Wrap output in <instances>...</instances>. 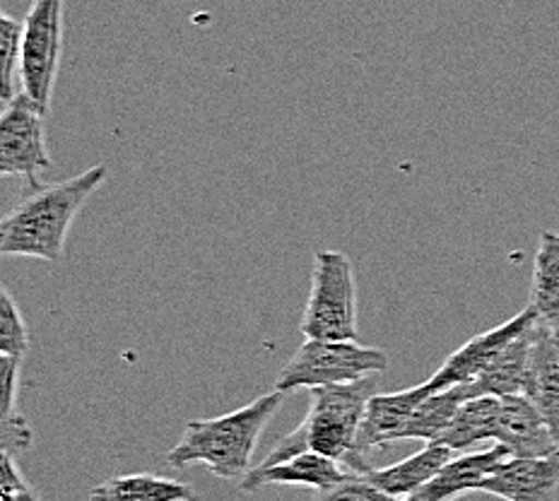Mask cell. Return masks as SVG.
<instances>
[{"label":"cell","instance_id":"1","mask_svg":"<svg viewBox=\"0 0 559 501\" xmlns=\"http://www.w3.org/2000/svg\"><path fill=\"white\" fill-rule=\"evenodd\" d=\"M109 177L107 165H95L61 183L39 186L10 215L0 219V255H22L58 263L68 231L85 203Z\"/></svg>","mask_w":559,"mask_h":501},{"label":"cell","instance_id":"2","mask_svg":"<svg viewBox=\"0 0 559 501\" xmlns=\"http://www.w3.org/2000/svg\"><path fill=\"white\" fill-rule=\"evenodd\" d=\"M285 395L287 393L271 391L235 413L191 419L179 444L167 453V463L179 470L205 465L223 480H243L253 468V453L259 449L265 427L280 413Z\"/></svg>","mask_w":559,"mask_h":501},{"label":"cell","instance_id":"3","mask_svg":"<svg viewBox=\"0 0 559 501\" xmlns=\"http://www.w3.org/2000/svg\"><path fill=\"white\" fill-rule=\"evenodd\" d=\"M381 374H371L353 383H337L311 391V405L301 425L283 437L275 449L259 465H275L299 453L313 451L337 463L353 458L359 425L367 410V403L379 389Z\"/></svg>","mask_w":559,"mask_h":501},{"label":"cell","instance_id":"4","mask_svg":"<svg viewBox=\"0 0 559 501\" xmlns=\"http://www.w3.org/2000/svg\"><path fill=\"white\" fill-rule=\"evenodd\" d=\"M299 331L309 341H355L357 331V279L353 261L341 251H317L311 287Z\"/></svg>","mask_w":559,"mask_h":501},{"label":"cell","instance_id":"5","mask_svg":"<svg viewBox=\"0 0 559 501\" xmlns=\"http://www.w3.org/2000/svg\"><path fill=\"white\" fill-rule=\"evenodd\" d=\"M391 359L377 347L355 341H307L280 371L275 391H313L337 383H353L371 374H383Z\"/></svg>","mask_w":559,"mask_h":501},{"label":"cell","instance_id":"6","mask_svg":"<svg viewBox=\"0 0 559 501\" xmlns=\"http://www.w3.org/2000/svg\"><path fill=\"white\" fill-rule=\"evenodd\" d=\"M63 13L66 0H32L27 15L22 20V95L44 116L51 109L58 65H61Z\"/></svg>","mask_w":559,"mask_h":501},{"label":"cell","instance_id":"7","mask_svg":"<svg viewBox=\"0 0 559 501\" xmlns=\"http://www.w3.org/2000/svg\"><path fill=\"white\" fill-rule=\"evenodd\" d=\"M44 119L25 95L0 111V177L27 179L32 189H39V174L53 167Z\"/></svg>","mask_w":559,"mask_h":501},{"label":"cell","instance_id":"8","mask_svg":"<svg viewBox=\"0 0 559 501\" xmlns=\"http://www.w3.org/2000/svg\"><path fill=\"white\" fill-rule=\"evenodd\" d=\"M535 321H540V317L535 313V309L526 307L521 313H516L514 319L497 325V329H489L480 335L471 337V341L463 343L456 353L439 367L437 374L427 381L429 391L437 393L471 383L495 362V357L502 353L514 337H519L523 331H528Z\"/></svg>","mask_w":559,"mask_h":501},{"label":"cell","instance_id":"9","mask_svg":"<svg viewBox=\"0 0 559 501\" xmlns=\"http://www.w3.org/2000/svg\"><path fill=\"white\" fill-rule=\"evenodd\" d=\"M429 393L432 391H429L425 381L419 383V386L407 389V391L371 395L362 417V425H359L355 453L353 458L347 461V470L357 475H367L369 470H374L369 465V451L395 441L401 429L407 425V419H411L413 413L417 410V405L423 403Z\"/></svg>","mask_w":559,"mask_h":501},{"label":"cell","instance_id":"10","mask_svg":"<svg viewBox=\"0 0 559 501\" xmlns=\"http://www.w3.org/2000/svg\"><path fill=\"white\" fill-rule=\"evenodd\" d=\"M477 492L504 501H559V449L540 458H509L485 477Z\"/></svg>","mask_w":559,"mask_h":501},{"label":"cell","instance_id":"11","mask_svg":"<svg viewBox=\"0 0 559 501\" xmlns=\"http://www.w3.org/2000/svg\"><path fill=\"white\" fill-rule=\"evenodd\" d=\"M499 427L495 444H502L511 458H540L559 449L545 417L526 395H507L499 398Z\"/></svg>","mask_w":559,"mask_h":501},{"label":"cell","instance_id":"12","mask_svg":"<svg viewBox=\"0 0 559 501\" xmlns=\"http://www.w3.org/2000/svg\"><path fill=\"white\" fill-rule=\"evenodd\" d=\"M521 395H526L538 407V413L545 417L547 427H550L559 444V349L543 319L535 323L526 381H523Z\"/></svg>","mask_w":559,"mask_h":501},{"label":"cell","instance_id":"13","mask_svg":"<svg viewBox=\"0 0 559 501\" xmlns=\"http://www.w3.org/2000/svg\"><path fill=\"white\" fill-rule=\"evenodd\" d=\"M349 470H343L341 463L321 456V453L305 451L295 458H287L275 465H253L251 473L241 480L243 492H255V489L267 485H297V487H311L317 492H329L335 485H341Z\"/></svg>","mask_w":559,"mask_h":501},{"label":"cell","instance_id":"14","mask_svg":"<svg viewBox=\"0 0 559 501\" xmlns=\"http://www.w3.org/2000/svg\"><path fill=\"white\" fill-rule=\"evenodd\" d=\"M509 458L511 453L502 444H495L485 451L465 453L461 458H451L432 480L425 487H419L405 501H451L461 494L477 492L485 477Z\"/></svg>","mask_w":559,"mask_h":501},{"label":"cell","instance_id":"15","mask_svg":"<svg viewBox=\"0 0 559 501\" xmlns=\"http://www.w3.org/2000/svg\"><path fill=\"white\" fill-rule=\"evenodd\" d=\"M535 323L528 331H523L519 337H514V341H511L502 349V353L495 357V362L489 365L480 377L473 379L471 383H465V386H461L465 401L483 398V395H492V398H507V395H519L523 391Z\"/></svg>","mask_w":559,"mask_h":501},{"label":"cell","instance_id":"16","mask_svg":"<svg viewBox=\"0 0 559 501\" xmlns=\"http://www.w3.org/2000/svg\"><path fill=\"white\" fill-rule=\"evenodd\" d=\"M453 453L444 444H427L423 451L413 453L401 463L386 465V468H374L367 473V480L374 482L383 492L399 499H407L415 494L419 487H425L432 477L444 468V465L453 458Z\"/></svg>","mask_w":559,"mask_h":501},{"label":"cell","instance_id":"17","mask_svg":"<svg viewBox=\"0 0 559 501\" xmlns=\"http://www.w3.org/2000/svg\"><path fill=\"white\" fill-rule=\"evenodd\" d=\"M90 501H201L193 487L169 477L133 473L116 475L90 492Z\"/></svg>","mask_w":559,"mask_h":501},{"label":"cell","instance_id":"18","mask_svg":"<svg viewBox=\"0 0 559 501\" xmlns=\"http://www.w3.org/2000/svg\"><path fill=\"white\" fill-rule=\"evenodd\" d=\"M499 407H502V403H499V398H492V395L465 401L437 444H444L451 451H465L483 444V441H495L499 427Z\"/></svg>","mask_w":559,"mask_h":501},{"label":"cell","instance_id":"19","mask_svg":"<svg viewBox=\"0 0 559 501\" xmlns=\"http://www.w3.org/2000/svg\"><path fill=\"white\" fill-rule=\"evenodd\" d=\"M528 307L540 319H552L559 313V235L550 229L540 231L538 239Z\"/></svg>","mask_w":559,"mask_h":501},{"label":"cell","instance_id":"20","mask_svg":"<svg viewBox=\"0 0 559 501\" xmlns=\"http://www.w3.org/2000/svg\"><path fill=\"white\" fill-rule=\"evenodd\" d=\"M463 403H465V395L461 386L429 393L427 398L417 405V410L413 413L411 419H407V425L401 429L395 441L417 439V441H427V444L439 441V437L447 432V427L451 425V419L456 417L459 407Z\"/></svg>","mask_w":559,"mask_h":501},{"label":"cell","instance_id":"21","mask_svg":"<svg viewBox=\"0 0 559 501\" xmlns=\"http://www.w3.org/2000/svg\"><path fill=\"white\" fill-rule=\"evenodd\" d=\"M22 22L0 10V102H13L15 77L20 73Z\"/></svg>","mask_w":559,"mask_h":501},{"label":"cell","instance_id":"22","mask_svg":"<svg viewBox=\"0 0 559 501\" xmlns=\"http://www.w3.org/2000/svg\"><path fill=\"white\" fill-rule=\"evenodd\" d=\"M29 349L27 323L15 305L13 295L0 283V355L25 357Z\"/></svg>","mask_w":559,"mask_h":501},{"label":"cell","instance_id":"23","mask_svg":"<svg viewBox=\"0 0 559 501\" xmlns=\"http://www.w3.org/2000/svg\"><path fill=\"white\" fill-rule=\"evenodd\" d=\"M319 501H405L391 497L379 489L374 482L367 480V475L349 473L341 485H335L329 492H323Z\"/></svg>","mask_w":559,"mask_h":501},{"label":"cell","instance_id":"24","mask_svg":"<svg viewBox=\"0 0 559 501\" xmlns=\"http://www.w3.org/2000/svg\"><path fill=\"white\" fill-rule=\"evenodd\" d=\"M22 357L0 355V419L15 417L17 403V377H20Z\"/></svg>","mask_w":559,"mask_h":501},{"label":"cell","instance_id":"25","mask_svg":"<svg viewBox=\"0 0 559 501\" xmlns=\"http://www.w3.org/2000/svg\"><path fill=\"white\" fill-rule=\"evenodd\" d=\"M34 444V432L29 422L22 415L0 419V451H8L17 456V453L29 451Z\"/></svg>","mask_w":559,"mask_h":501},{"label":"cell","instance_id":"26","mask_svg":"<svg viewBox=\"0 0 559 501\" xmlns=\"http://www.w3.org/2000/svg\"><path fill=\"white\" fill-rule=\"evenodd\" d=\"M29 487L22 477L15 456L8 451H0V492H8V489H22Z\"/></svg>","mask_w":559,"mask_h":501},{"label":"cell","instance_id":"27","mask_svg":"<svg viewBox=\"0 0 559 501\" xmlns=\"http://www.w3.org/2000/svg\"><path fill=\"white\" fill-rule=\"evenodd\" d=\"M0 501H39V497L34 494L32 487H22V489H8V492H0Z\"/></svg>","mask_w":559,"mask_h":501},{"label":"cell","instance_id":"28","mask_svg":"<svg viewBox=\"0 0 559 501\" xmlns=\"http://www.w3.org/2000/svg\"><path fill=\"white\" fill-rule=\"evenodd\" d=\"M543 321H545L547 331H550L552 341H555V345H557V349H559V313H557V317H552V319H543Z\"/></svg>","mask_w":559,"mask_h":501}]
</instances>
